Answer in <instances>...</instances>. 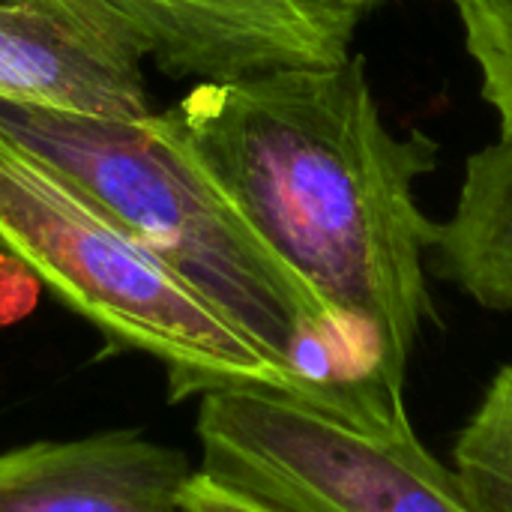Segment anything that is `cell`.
Wrapping results in <instances>:
<instances>
[{
    "label": "cell",
    "mask_w": 512,
    "mask_h": 512,
    "mask_svg": "<svg viewBox=\"0 0 512 512\" xmlns=\"http://www.w3.org/2000/svg\"><path fill=\"white\" fill-rule=\"evenodd\" d=\"M171 78L228 81L348 57V27L306 0H93Z\"/></svg>",
    "instance_id": "8992f818"
},
{
    "label": "cell",
    "mask_w": 512,
    "mask_h": 512,
    "mask_svg": "<svg viewBox=\"0 0 512 512\" xmlns=\"http://www.w3.org/2000/svg\"><path fill=\"white\" fill-rule=\"evenodd\" d=\"M432 252L459 291L512 312V138L498 135L468 159L453 216L435 222Z\"/></svg>",
    "instance_id": "ba28073f"
},
{
    "label": "cell",
    "mask_w": 512,
    "mask_h": 512,
    "mask_svg": "<svg viewBox=\"0 0 512 512\" xmlns=\"http://www.w3.org/2000/svg\"><path fill=\"white\" fill-rule=\"evenodd\" d=\"M0 99L144 120V54L93 0H0Z\"/></svg>",
    "instance_id": "5b68a950"
},
{
    "label": "cell",
    "mask_w": 512,
    "mask_h": 512,
    "mask_svg": "<svg viewBox=\"0 0 512 512\" xmlns=\"http://www.w3.org/2000/svg\"><path fill=\"white\" fill-rule=\"evenodd\" d=\"M198 468L141 429L0 453V512H183Z\"/></svg>",
    "instance_id": "52a82bcc"
},
{
    "label": "cell",
    "mask_w": 512,
    "mask_h": 512,
    "mask_svg": "<svg viewBox=\"0 0 512 512\" xmlns=\"http://www.w3.org/2000/svg\"><path fill=\"white\" fill-rule=\"evenodd\" d=\"M162 114L261 240L405 384L432 315L423 258L435 222L417 180L435 141L390 132L363 57L198 81Z\"/></svg>",
    "instance_id": "6da1fadb"
},
{
    "label": "cell",
    "mask_w": 512,
    "mask_h": 512,
    "mask_svg": "<svg viewBox=\"0 0 512 512\" xmlns=\"http://www.w3.org/2000/svg\"><path fill=\"white\" fill-rule=\"evenodd\" d=\"M453 471L480 512H512V363L501 366L453 444Z\"/></svg>",
    "instance_id": "9c48e42d"
},
{
    "label": "cell",
    "mask_w": 512,
    "mask_h": 512,
    "mask_svg": "<svg viewBox=\"0 0 512 512\" xmlns=\"http://www.w3.org/2000/svg\"><path fill=\"white\" fill-rule=\"evenodd\" d=\"M201 474L279 512H480L453 465L417 438L402 384L309 393L207 384L198 393Z\"/></svg>",
    "instance_id": "277c9868"
},
{
    "label": "cell",
    "mask_w": 512,
    "mask_h": 512,
    "mask_svg": "<svg viewBox=\"0 0 512 512\" xmlns=\"http://www.w3.org/2000/svg\"><path fill=\"white\" fill-rule=\"evenodd\" d=\"M453 6L483 99L498 111L501 135L512 138V0H453Z\"/></svg>",
    "instance_id": "30bf717a"
},
{
    "label": "cell",
    "mask_w": 512,
    "mask_h": 512,
    "mask_svg": "<svg viewBox=\"0 0 512 512\" xmlns=\"http://www.w3.org/2000/svg\"><path fill=\"white\" fill-rule=\"evenodd\" d=\"M0 255L99 327L111 345L165 363L174 402L222 381L318 390L144 249L78 183L3 129Z\"/></svg>",
    "instance_id": "3957f363"
},
{
    "label": "cell",
    "mask_w": 512,
    "mask_h": 512,
    "mask_svg": "<svg viewBox=\"0 0 512 512\" xmlns=\"http://www.w3.org/2000/svg\"><path fill=\"white\" fill-rule=\"evenodd\" d=\"M183 512H279L237 489H228L207 474L195 471L192 483L183 492Z\"/></svg>",
    "instance_id": "8fae6325"
},
{
    "label": "cell",
    "mask_w": 512,
    "mask_h": 512,
    "mask_svg": "<svg viewBox=\"0 0 512 512\" xmlns=\"http://www.w3.org/2000/svg\"><path fill=\"white\" fill-rule=\"evenodd\" d=\"M306 3H309L315 12H321L324 18H330V21H336V24L354 30L360 12H363L369 3H375V0H306Z\"/></svg>",
    "instance_id": "7c38bea8"
},
{
    "label": "cell",
    "mask_w": 512,
    "mask_h": 512,
    "mask_svg": "<svg viewBox=\"0 0 512 512\" xmlns=\"http://www.w3.org/2000/svg\"><path fill=\"white\" fill-rule=\"evenodd\" d=\"M0 129L78 183L303 384L375 372V345L261 240L162 111L114 120L0 99Z\"/></svg>",
    "instance_id": "7a4b0ae2"
}]
</instances>
